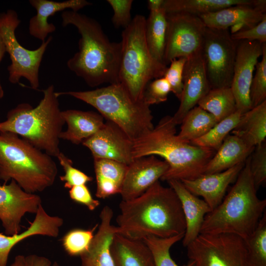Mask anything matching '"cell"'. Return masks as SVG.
I'll return each instance as SVG.
<instances>
[{
    "label": "cell",
    "instance_id": "25",
    "mask_svg": "<svg viewBox=\"0 0 266 266\" xmlns=\"http://www.w3.org/2000/svg\"><path fill=\"white\" fill-rule=\"evenodd\" d=\"M62 115L67 128L66 131L62 132L60 138L75 145L82 143L92 136L105 123L99 113L92 111L68 109L62 111Z\"/></svg>",
    "mask_w": 266,
    "mask_h": 266
},
{
    "label": "cell",
    "instance_id": "23",
    "mask_svg": "<svg viewBox=\"0 0 266 266\" xmlns=\"http://www.w3.org/2000/svg\"><path fill=\"white\" fill-rule=\"evenodd\" d=\"M29 3L36 11L32 17L29 24L30 34L41 40H46L49 33L56 30L53 23H48V19L56 13L67 10L78 12L85 6L92 3L85 0H68L63 1H55L48 0H30Z\"/></svg>",
    "mask_w": 266,
    "mask_h": 266
},
{
    "label": "cell",
    "instance_id": "15",
    "mask_svg": "<svg viewBox=\"0 0 266 266\" xmlns=\"http://www.w3.org/2000/svg\"><path fill=\"white\" fill-rule=\"evenodd\" d=\"M82 144L88 148L94 159H108L126 165L133 160V141L116 124L107 121Z\"/></svg>",
    "mask_w": 266,
    "mask_h": 266
},
{
    "label": "cell",
    "instance_id": "40",
    "mask_svg": "<svg viewBox=\"0 0 266 266\" xmlns=\"http://www.w3.org/2000/svg\"><path fill=\"white\" fill-rule=\"evenodd\" d=\"M170 92V86L164 77L155 79L147 84L143 93V101L149 106L165 102Z\"/></svg>",
    "mask_w": 266,
    "mask_h": 266
},
{
    "label": "cell",
    "instance_id": "32",
    "mask_svg": "<svg viewBox=\"0 0 266 266\" xmlns=\"http://www.w3.org/2000/svg\"><path fill=\"white\" fill-rule=\"evenodd\" d=\"M198 106L212 114L219 122L237 110L231 87L211 89L199 101Z\"/></svg>",
    "mask_w": 266,
    "mask_h": 266
},
{
    "label": "cell",
    "instance_id": "13",
    "mask_svg": "<svg viewBox=\"0 0 266 266\" xmlns=\"http://www.w3.org/2000/svg\"><path fill=\"white\" fill-rule=\"evenodd\" d=\"M236 55L231 88L237 110L242 115L252 108L250 97L253 72L262 56L263 44L257 41H235Z\"/></svg>",
    "mask_w": 266,
    "mask_h": 266
},
{
    "label": "cell",
    "instance_id": "47",
    "mask_svg": "<svg viewBox=\"0 0 266 266\" xmlns=\"http://www.w3.org/2000/svg\"><path fill=\"white\" fill-rule=\"evenodd\" d=\"M6 53L4 43L3 39L0 34V63L2 60L5 53ZM4 90L2 88L0 79V99H1L4 97Z\"/></svg>",
    "mask_w": 266,
    "mask_h": 266
},
{
    "label": "cell",
    "instance_id": "3",
    "mask_svg": "<svg viewBox=\"0 0 266 266\" xmlns=\"http://www.w3.org/2000/svg\"><path fill=\"white\" fill-rule=\"evenodd\" d=\"M172 116L163 117L149 133L133 141L134 159L159 156L168 165L162 181L193 180L204 174L215 153L213 149L180 140Z\"/></svg>",
    "mask_w": 266,
    "mask_h": 266
},
{
    "label": "cell",
    "instance_id": "10",
    "mask_svg": "<svg viewBox=\"0 0 266 266\" xmlns=\"http://www.w3.org/2000/svg\"><path fill=\"white\" fill-rule=\"evenodd\" d=\"M186 247L193 266H248L245 241L235 234L200 233Z\"/></svg>",
    "mask_w": 266,
    "mask_h": 266
},
{
    "label": "cell",
    "instance_id": "45",
    "mask_svg": "<svg viewBox=\"0 0 266 266\" xmlns=\"http://www.w3.org/2000/svg\"><path fill=\"white\" fill-rule=\"evenodd\" d=\"M26 266H60L56 262L52 263L48 258L35 254L26 256Z\"/></svg>",
    "mask_w": 266,
    "mask_h": 266
},
{
    "label": "cell",
    "instance_id": "41",
    "mask_svg": "<svg viewBox=\"0 0 266 266\" xmlns=\"http://www.w3.org/2000/svg\"><path fill=\"white\" fill-rule=\"evenodd\" d=\"M187 58L181 57L172 60L165 72L164 77L168 81L172 92L180 100L183 87V76Z\"/></svg>",
    "mask_w": 266,
    "mask_h": 266
},
{
    "label": "cell",
    "instance_id": "29",
    "mask_svg": "<svg viewBox=\"0 0 266 266\" xmlns=\"http://www.w3.org/2000/svg\"><path fill=\"white\" fill-rule=\"evenodd\" d=\"M256 0H164L166 13H184L199 16L238 4H251Z\"/></svg>",
    "mask_w": 266,
    "mask_h": 266
},
{
    "label": "cell",
    "instance_id": "21",
    "mask_svg": "<svg viewBox=\"0 0 266 266\" xmlns=\"http://www.w3.org/2000/svg\"><path fill=\"white\" fill-rule=\"evenodd\" d=\"M112 209L106 205L100 214V223L88 249L80 257L81 266H114L110 251L115 226L111 225Z\"/></svg>",
    "mask_w": 266,
    "mask_h": 266
},
{
    "label": "cell",
    "instance_id": "24",
    "mask_svg": "<svg viewBox=\"0 0 266 266\" xmlns=\"http://www.w3.org/2000/svg\"><path fill=\"white\" fill-rule=\"evenodd\" d=\"M110 251L114 266H155L151 251L143 240L115 233Z\"/></svg>",
    "mask_w": 266,
    "mask_h": 266
},
{
    "label": "cell",
    "instance_id": "11",
    "mask_svg": "<svg viewBox=\"0 0 266 266\" xmlns=\"http://www.w3.org/2000/svg\"><path fill=\"white\" fill-rule=\"evenodd\" d=\"M236 48L229 29L206 27L201 52L211 89L231 87Z\"/></svg>",
    "mask_w": 266,
    "mask_h": 266
},
{
    "label": "cell",
    "instance_id": "7",
    "mask_svg": "<svg viewBox=\"0 0 266 266\" xmlns=\"http://www.w3.org/2000/svg\"><path fill=\"white\" fill-rule=\"evenodd\" d=\"M58 97L69 95L95 108L106 119L117 125L132 140L154 128L150 106L134 100L120 83L90 91L56 92Z\"/></svg>",
    "mask_w": 266,
    "mask_h": 266
},
{
    "label": "cell",
    "instance_id": "42",
    "mask_svg": "<svg viewBox=\"0 0 266 266\" xmlns=\"http://www.w3.org/2000/svg\"><path fill=\"white\" fill-rule=\"evenodd\" d=\"M113 11L112 22L116 28L125 29L132 21L131 10L133 0H107Z\"/></svg>",
    "mask_w": 266,
    "mask_h": 266
},
{
    "label": "cell",
    "instance_id": "2",
    "mask_svg": "<svg viewBox=\"0 0 266 266\" xmlns=\"http://www.w3.org/2000/svg\"><path fill=\"white\" fill-rule=\"evenodd\" d=\"M62 26L75 27L80 35L79 50L67 62L68 68L91 87L119 82L121 43L111 41L96 20L65 10Z\"/></svg>",
    "mask_w": 266,
    "mask_h": 266
},
{
    "label": "cell",
    "instance_id": "35",
    "mask_svg": "<svg viewBox=\"0 0 266 266\" xmlns=\"http://www.w3.org/2000/svg\"><path fill=\"white\" fill-rule=\"evenodd\" d=\"M184 235L179 234L168 238L149 235L143 239L151 251L155 266H193V264L191 261L186 265H178L170 254L171 246L182 239Z\"/></svg>",
    "mask_w": 266,
    "mask_h": 266
},
{
    "label": "cell",
    "instance_id": "8",
    "mask_svg": "<svg viewBox=\"0 0 266 266\" xmlns=\"http://www.w3.org/2000/svg\"><path fill=\"white\" fill-rule=\"evenodd\" d=\"M146 18L136 15L122 33L119 82L136 101L143 100L147 84L163 77L167 66L155 60L145 36Z\"/></svg>",
    "mask_w": 266,
    "mask_h": 266
},
{
    "label": "cell",
    "instance_id": "48",
    "mask_svg": "<svg viewBox=\"0 0 266 266\" xmlns=\"http://www.w3.org/2000/svg\"><path fill=\"white\" fill-rule=\"evenodd\" d=\"M10 266H26V256L22 255H17Z\"/></svg>",
    "mask_w": 266,
    "mask_h": 266
},
{
    "label": "cell",
    "instance_id": "36",
    "mask_svg": "<svg viewBox=\"0 0 266 266\" xmlns=\"http://www.w3.org/2000/svg\"><path fill=\"white\" fill-rule=\"evenodd\" d=\"M98 226L99 224L88 230L74 229L66 233L62 239L65 251L70 256H80L88 249Z\"/></svg>",
    "mask_w": 266,
    "mask_h": 266
},
{
    "label": "cell",
    "instance_id": "9",
    "mask_svg": "<svg viewBox=\"0 0 266 266\" xmlns=\"http://www.w3.org/2000/svg\"><path fill=\"white\" fill-rule=\"evenodd\" d=\"M20 22L14 10L8 9L0 13V34L11 60L7 67L8 80L12 84H17L21 78H24L32 89L37 90L39 86V67L53 37L49 36L35 50L26 49L20 44L15 35V31Z\"/></svg>",
    "mask_w": 266,
    "mask_h": 266
},
{
    "label": "cell",
    "instance_id": "37",
    "mask_svg": "<svg viewBox=\"0 0 266 266\" xmlns=\"http://www.w3.org/2000/svg\"><path fill=\"white\" fill-rule=\"evenodd\" d=\"M261 61L256 66L250 92L252 107H255L266 100V43L263 45Z\"/></svg>",
    "mask_w": 266,
    "mask_h": 266
},
{
    "label": "cell",
    "instance_id": "26",
    "mask_svg": "<svg viewBox=\"0 0 266 266\" xmlns=\"http://www.w3.org/2000/svg\"><path fill=\"white\" fill-rule=\"evenodd\" d=\"M254 148L238 136L228 135L207 164L204 174L222 172L245 162Z\"/></svg>",
    "mask_w": 266,
    "mask_h": 266
},
{
    "label": "cell",
    "instance_id": "30",
    "mask_svg": "<svg viewBox=\"0 0 266 266\" xmlns=\"http://www.w3.org/2000/svg\"><path fill=\"white\" fill-rule=\"evenodd\" d=\"M167 27L166 13L163 9L158 11L150 12L145 23L146 44L152 58L164 64Z\"/></svg>",
    "mask_w": 266,
    "mask_h": 266
},
{
    "label": "cell",
    "instance_id": "12",
    "mask_svg": "<svg viewBox=\"0 0 266 266\" xmlns=\"http://www.w3.org/2000/svg\"><path fill=\"white\" fill-rule=\"evenodd\" d=\"M167 27L164 63L188 58L201 50L206 26L198 16L184 13H166Z\"/></svg>",
    "mask_w": 266,
    "mask_h": 266
},
{
    "label": "cell",
    "instance_id": "22",
    "mask_svg": "<svg viewBox=\"0 0 266 266\" xmlns=\"http://www.w3.org/2000/svg\"><path fill=\"white\" fill-rule=\"evenodd\" d=\"M167 182L181 203L186 221V231L182 243L186 247L200 234L204 217L212 210L203 199L189 191L181 181L171 180Z\"/></svg>",
    "mask_w": 266,
    "mask_h": 266
},
{
    "label": "cell",
    "instance_id": "38",
    "mask_svg": "<svg viewBox=\"0 0 266 266\" xmlns=\"http://www.w3.org/2000/svg\"><path fill=\"white\" fill-rule=\"evenodd\" d=\"M57 158L65 172L64 175L60 176V180L64 182L65 188L70 189L73 186L86 185L93 180V177L74 167L72 161L62 152Z\"/></svg>",
    "mask_w": 266,
    "mask_h": 266
},
{
    "label": "cell",
    "instance_id": "14",
    "mask_svg": "<svg viewBox=\"0 0 266 266\" xmlns=\"http://www.w3.org/2000/svg\"><path fill=\"white\" fill-rule=\"evenodd\" d=\"M41 202L39 196L25 191L13 180L0 184V220L5 234L21 233L23 216L27 213L35 214Z\"/></svg>",
    "mask_w": 266,
    "mask_h": 266
},
{
    "label": "cell",
    "instance_id": "20",
    "mask_svg": "<svg viewBox=\"0 0 266 266\" xmlns=\"http://www.w3.org/2000/svg\"><path fill=\"white\" fill-rule=\"evenodd\" d=\"M63 222L62 218L49 215L41 204L33 222L25 231L12 235L0 233V266H7L12 248L27 238L36 235L57 237Z\"/></svg>",
    "mask_w": 266,
    "mask_h": 266
},
{
    "label": "cell",
    "instance_id": "39",
    "mask_svg": "<svg viewBox=\"0 0 266 266\" xmlns=\"http://www.w3.org/2000/svg\"><path fill=\"white\" fill-rule=\"evenodd\" d=\"M250 155V170L257 190L266 182V144L265 141L256 146Z\"/></svg>",
    "mask_w": 266,
    "mask_h": 266
},
{
    "label": "cell",
    "instance_id": "44",
    "mask_svg": "<svg viewBox=\"0 0 266 266\" xmlns=\"http://www.w3.org/2000/svg\"><path fill=\"white\" fill-rule=\"evenodd\" d=\"M69 195L73 201L85 205L90 210H95L100 205V201L94 199L86 185L73 186L69 190Z\"/></svg>",
    "mask_w": 266,
    "mask_h": 266
},
{
    "label": "cell",
    "instance_id": "18",
    "mask_svg": "<svg viewBox=\"0 0 266 266\" xmlns=\"http://www.w3.org/2000/svg\"><path fill=\"white\" fill-rule=\"evenodd\" d=\"M266 0H256L253 4L233 5L199 17L208 28L229 29L238 26L241 30L257 25L266 17Z\"/></svg>",
    "mask_w": 266,
    "mask_h": 266
},
{
    "label": "cell",
    "instance_id": "34",
    "mask_svg": "<svg viewBox=\"0 0 266 266\" xmlns=\"http://www.w3.org/2000/svg\"><path fill=\"white\" fill-rule=\"evenodd\" d=\"M245 241L248 266H266V212L253 233Z\"/></svg>",
    "mask_w": 266,
    "mask_h": 266
},
{
    "label": "cell",
    "instance_id": "19",
    "mask_svg": "<svg viewBox=\"0 0 266 266\" xmlns=\"http://www.w3.org/2000/svg\"><path fill=\"white\" fill-rule=\"evenodd\" d=\"M245 162L222 172L203 174L193 180L181 181L193 195L202 197L212 210L222 202L229 185L237 178Z\"/></svg>",
    "mask_w": 266,
    "mask_h": 266
},
{
    "label": "cell",
    "instance_id": "46",
    "mask_svg": "<svg viewBox=\"0 0 266 266\" xmlns=\"http://www.w3.org/2000/svg\"><path fill=\"white\" fill-rule=\"evenodd\" d=\"M164 0H149L147 5L150 12H155L163 9Z\"/></svg>",
    "mask_w": 266,
    "mask_h": 266
},
{
    "label": "cell",
    "instance_id": "31",
    "mask_svg": "<svg viewBox=\"0 0 266 266\" xmlns=\"http://www.w3.org/2000/svg\"><path fill=\"white\" fill-rule=\"evenodd\" d=\"M217 122L212 114L196 106L183 119L177 138L183 142L191 143L205 135Z\"/></svg>",
    "mask_w": 266,
    "mask_h": 266
},
{
    "label": "cell",
    "instance_id": "27",
    "mask_svg": "<svg viewBox=\"0 0 266 266\" xmlns=\"http://www.w3.org/2000/svg\"><path fill=\"white\" fill-rule=\"evenodd\" d=\"M128 165L108 159H94L96 196L105 199L120 194Z\"/></svg>",
    "mask_w": 266,
    "mask_h": 266
},
{
    "label": "cell",
    "instance_id": "1",
    "mask_svg": "<svg viewBox=\"0 0 266 266\" xmlns=\"http://www.w3.org/2000/svg\"><path fill=\"white\" fill-rule=\"evenodd\" d=\"M119 209L116 233L138 240L149 235L168 238L185 233L181 202L172 188L163 186L159 181L139 197L122 200Z\"/></svg>",
    "mask_w": 266,
    "mask_h": 266
},
{
    "label": "cell",
    "instance_id": "17",
    "mask_svg": "<svg viewBox=\"0 0 266 266\" xmlns=\"http://www.w3.org/2000/svg\"><path fill=\"white\" fill-rule=\"evenodd\" d=\"M183 87L179 106L172 116L181 124L187 113L210 91L201 51L187 58L183 76Z\"/></svg>",
    "mask_w": 266,
    "mask_h": 266
},
{
    "label": "cell",
    "instance_id": "5",
    "mask_svg": "<svg viewBox=\"0 0 266 266\" xmlns=\"http://www.w3.org/2000/svg\"><path fill=\"white\" fill-rule=\"evenodd\" d=\"M43 97L33 107L22 103L10 109L0 122V132L14 133L36 148L57 157L60 135L65 124L53 85L43 90Z\"/></svg>",
    "mask_w": 266,
    "mask_h": 266
},
{
    "label": "cell",
    "instance_id": "28",
    "mask_svg": "<svg viewBox=\"0 0 266 266\" xmlns=\"http://www.w3.org/2000/svg\"><path fill=\"white\" fill-rule=\"evenodd\" d=\"M231 132L251 147L264 142L266 137V100L242 114Z\"/></svg>",
    "mask_w": 266,
    "mask_h": 266
},
{
    "label": "cell",
    "instance_id": "43",
    "mask_svg": "<svg viewBox=\"0 0 266 266\" xmlns=\"http://www.w3.org/2000/svg\"><path fill=\"white\" fill-rule=\"evenodd\" d=\"M231 36L234 41H257L266 43V17L257 25L238 30L231 33Z\"/></svg>",
    "mask_w": 266,
    "mask_h": 266
},
{
    "label": "cell",
    "instance_id": "16",
    "mask_svg": "<svg viewBox=\"0 0 266 266\" xmlns=\"http://www.w3.org/2000/svg\"><path fill=\"white\" fill-rule=\"evenodd\" d=\"M168 168L165 161L155 156L134 159L127 166L120 194L124 201L136 198L161 179Z\"/></svg>",
    "mask_w": 266,
    "mask_h": 266
},
{
    "label": "cell",
    "instance_id": "33",
    "mask_svg": "<svg viewBox=\"0 0 266 266\" xmlns=\"http://www.w3.org/2000/svg\"><path fill=\"white\" fill-rule=\"evenodd\" d=\"M241 115L236 110L227 118L218 122L205 135L191 143L216 151L229 133L237 126Z\"/></svg>",
    "mask_w": 266,
    "mask_h": 266
},
{
    "label": "cell",
    "instance_id": "4",
    "mask_svg": "<svg viewBox=\"0 0 266 266\" xmlns=\"http://www.w3.org/2000/svg\"><path fill=\"white\" fill-rule=\"evenodd\" d=\"M250 160L222 202L205 215L200 233H230L245 240L253 233L266 212V200L257 196Z\"/></svg>",
    "mask_w": 266,
    "mask_h": 266
},
{
    "label": "cell",
    "instance_id": "6",
    "mask_svg": "<svg viewBox=\"0 0 266 266\" xmlns=\"http://www.w3.org/2000/svg\"><path fill=\"white\" fill-rule=\"evenodd\" d=\"M57 174L52 157L14 133L0 132V179L4 183L13 180L35 194L52 186Z\"/></svg>",
    "mask_w": 266,
    "mask_h": 266
}]
</instances>
